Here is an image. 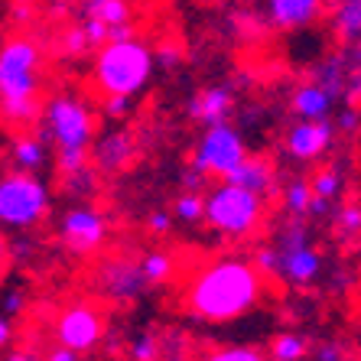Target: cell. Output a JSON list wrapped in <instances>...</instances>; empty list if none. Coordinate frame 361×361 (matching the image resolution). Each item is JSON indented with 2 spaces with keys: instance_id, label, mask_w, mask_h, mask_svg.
<instances>
[{
  "instance_id": "1",
  "label": "cell",
  "mask_w": 361,
  "mask_h": 361,
  "mask_svg": "<svg viewBox=\"0 0 361 361\" xmlns=\"http://www.w3.org/2000/svg\"><path fill=\"white\" fill-rule=\"evenodd\" d=\"M264 274L241 254L212 257L183 286L185 312L199 322H235L261 302Z\"/></svg>"
},
{
  "instance_id": "2",
  "label": "cell",
  "mask_w": 361,
  "mask_h": 361,
  "mask_svg": "<svg viewBox=\"0 0 361 361\" xmlns=\"http://www.w3.org/2000/svg\"><path fill=\"white\" fill-rule=\"evenodd\" d=\"M46 137L56 143V169L62 176L88 166V147L94 140V114L78 94H56L42 108Z\"/></svg>"
},
{
  "instance_id": "3",
  "label": "cell",
  "mask_w": 361,
  "mask_h": 361,
  "mask_svg": "<svg viewBox=\"0 0 361 361\" xmlns=\"http://www.w3.org/2000/svg\"><path fill=\"white\" fill-rule=\"evenodd\" d=\"M153 49L143 39L130 36V39H114L104 42L94 56L92 82L98 88V94H127L134 98L140 94L153 75Z\"/></svg>"
},
{
  "instance_id": "4",
  "label": "cell",
  "mask_w": 361,
  "mask_h": 361,
  "mask_svg": "<svg viewBox=\"0 0 361 361\" xmlns=\"http://www.w3.org/2000/svg\"><path fill=\"white\" fill-rule=\"evenodd\" d=\"M264 215H267V195L251 192L235 183H221L205 195L202 221H209L219 235L231 241H247L264 225Z\"/></svg>"
},
{
  "instance_id": "5",
  "label": "cell",
  "mask_w": 361,
  "mask_h": 361,
  "mask_svg": "<svg viewBox=\"0 0 361 361\" xmlns=\"http://www.w3.org/2000/svg\"><path fill=\"white\" fill-rule=\"evenodd\" d=\"M49 212V189L36 173L13 169L0 176V225L7 228H33Z\"/></svg>"
},
{
  "instance_id": "6",
  "label": "cell",
  "mask_w": 361,
  "mask_h": 361,
  "mask_svg": "<svg viewBox=\"0 0 361 361\" xmlns=\"http://www.w3.org/2000/svg\"><path fill=\"white\" fill-rule=\"evenodd\" d=\"M39 46L13 36L0 46V101H39Z\"/></svg>"
},
{
  "instance_id": "7",
  "label": "cell",
  "mask_w": 361,
  "mask_h": 361,
  "mask_svg": "<svg viewBox=\"0 0 361 361\" xmlns=\"http://www.w3.org/2000/svg\"><path fill=\"white\" fill-rule=\"evenodd\" d=\"M277 257H280V274L277 280L290 286H310L312 280L322 274V254L310 244V228L306 219L286 215L283 228L277 235Z\"/></svg>"
},
{
  "instance_id": "8",
  "label": "cell",
  "mask_w": 361,
  "mask_h": 361,
  "mask_svg": "<svg viewBox=\"0 0 361 361\" xmlns=\"http://www.w3.org/2000/svg\"><path fill=\"white\" fill-rule=\"evenodd\" d=\"M244 160H247L244 137H241V130H238L235 124H228V121L205 127V134L199 137V143H195V150H192V166L212 179H221V183H225Z\"/></svg>"
},
{
  "instance_id": "9",
  "label": "cell",
  "mask_w": 361,
  "mask_h": 361,
  "mask_svg": "<svg viewBox=\"0 0 361 361\" xmlns=\"http://www.w3.org/2000/svg\"><path fill=\"white\" fill-rule=\"evenodd\" d=\"M104 336V316L94 302H72L66 310L59 312V319H56V338L59 345H68V348H75L78 355L92 352L94 345L101 342Z\"/></svg>"
},
{
  "instance_id": "10",
  "label": "cell",
  "mask_w": 361,
  "mask_h": 361,
  "mask_svg": "<svg viewBox=\"0 0 361 361\" xmlns=\"http://www.w3.org/2000/svg\"><path fill=\"white\" fill-rule=\"evenodd\" d=\"M108 238V219L94 205H72L59 221V241L72 254L98 251Z\"/></svg>"
},
{
  "instance_id": "11",
  "label": "cell",
  "mask_w": 361,
  "mask_h": 361,
  "mask_svg": "<svg viewBox=\"0 0 361 361\" xmlns=\"http://www.w3.org/2000/svg\"><path fill=\"white\" fill-rule=\"evenodd\" d=\"M94 286H98L108 300L130 302V300H137V296H143V290L150 286V280L143 277L140 261L114 257V261L98 264V270H94Z\"/></svg>"
},
{
  "instance_id": "12",
  "label": "cell",
  "mask_w": 361,
  "mask_h": 361,
  "mask_svg": "<svg viewBox=\"0 0 361 361\" xmlns=\"http://www.w3.org/2000/svg\"><path fill=\"white\" fill-rule=\"evenodd\" d=\"M332 134H336V127H332L329 118L326 121H296L283 137V150L290 153L296 163H312L329 150Z\"/></svg>"
},
{
  "instance_id": "13",
  "label": "cell",
  "mask_w": 361,
  "mask_h": 361,
  "mask_svg": "<svg viewBox=\"0 0 361 361\" xmlns=\"http://www.w3.org/2000/svg\"><path fill=\"white\" fill-rule=\"evenodd\" d=\"M326 0H267V20L277 30H302L322 17Z\"/></svg>"
},
{
  "instance_id": "14",
  "label": "cell",
  "mask_w": 361,
  "mask_h": 361,
  "mask_svg": "<svg viewBox=\"0 0 361 361\" xmlns=\"http://www.w3.org/2000/svg\"><path fill=\"white\" fill-rule=\"evenodd\" d=\"M231 108H235V92L228 85H209L189 101V118L199 121L202 127H212L228 121Z\"/></svg>"
},
{
  "instance_id": "15",
  "label": "cell",
  "mask_w": 361,
  "mask_h": 361,
  "mask_svg": "<svg viewBox=\"0 0 361 361\" xmlns=\"http://www.w3.org/2000/svg\"><path fill=\"white\" fill-rule=\"evenodd\" d=\"M137 143L130 130H108L94 143V169L98 173H121L127 163L134 160Z\"/></svg>"
},
{
  "instance_id": "16",
  "label": "cell",
  "mask_w": 361,
  "mask_h": 361,
  "mask_svg": "<svg viewBox=\"0 0 361 361\" xmlns=\"http://www.w3.org/2000/svg\"><path fill=\"white\" fill-rule=\"evenodd\" d=\"M332 104H336V98H332L319 82L300 85L293 92V98H290V111H293L300 121H326L329 114H332Z\"/></svg>"
},
{
  "instance_id": "17",
  "label": "cell",
  "mask_w": 361,
  "mask_h": 361,
  "mask_svg": "<svg viewBox=\"0 0 361 361\" xmlns=\"http://www.w3.org/2000/svg\"><path fill=\"white\" fill-rule=\"evenodd\" d=\"M225 183H235V185L251 189V192L267 195L270 189H274V166H270L267 160H261V157H247V160H244Z\"/></svg>"
},
{
  "instance_id": "18",
  "label": "cell",
  "mask_w": 361,
  "mask_h": 361,
  "mask_svg": "<svg viewBox=\"0 0 361 361\" xmlns=\"http://www.w3.org/2000/svg\"><path fill=\"white\" fill-rule=\"evenodd\" d=\"M332 33L342 46L361 39V0H336L332 4Z\"/></svg>"
},
{
  "instance_id": "19",
  "label": "cell",
  "mask_w": 361,
  "mask_h": 361,
  "mask_svg": "<svg viewBox=\"0 0 361 361\" xmlns=\"http://www.w3.org/2000/svg\"><path fill=\"white\" fill-rule=\"evenodd\" d=\"M49 160V153H46V140L42 137H33V134H20L13 140V163L17 169H26V173H39Z\"/></svg>"
},
{
  "instance_id": "20",
  "label": "cell",
  "mask_w": 361,
  "mask_h": 361,
  "mask_svg": "<svg viewBox=\"0 0 361 361\" xmlns=\"http://www.w3.org/2000/svg\"><path fill=\"white\" fill-rule=\"evenodd\" d=\"M85 17L101 20L108 26H121V23H134V13H130V4L127 0H85Z\"/></svg>"
},
{
  "instance_id": "21",
  "label": "cell",
  "mask_w": 361,
  "mask_h": 361,
  "mask_svg": "<svg viewBox=\"0 0 361 361\" xmlns=\"http://www.w3.org/2000/svg\"><path fill=\"white\" fill-rule=\"evenodd\" d=\"M312 82H319L322 88L332 94V98H338V94L345 92V82H348L345 59H342V56H329V59H322L319 66L312 68Z\"/></svg>"
},
{
  "instance_id": "22",
  "label": "cell",
  "mask_w": 361,
  "mask_h": 361,
  "mask_svg": "<svg viewBox=\"0 0 361 361\" xmlns=\"http://www.w3.org/2000/svg\"><path fill=\"white\" fill-rule=\"evenodd\" d=\"M310 202H312V185L306 176H293L283 189V212L286 215H296V219H306L310 215Z\"/></svg>"
},
{
  "instance_id": "23",
  "label": "cell",
  "mask_w": 361,
  "mask_h": 361,
  "mask_svg": "<svg viewBox=\"0 0 361 361\" xmlns=\"http://www.w3.org/2000/svg\"><path fill=\"white\" fill-rule=\"evenodd\" d=\"M140 270L150 283H166V280H173V274H176V257L169 251H150L140 257Z\"/></svg>"
},
{
  "instance_id": "24",
  "label": "cell",
  "mask_w": 361,
  "mask_h": 361,
  "mask_svg": "<svg viewBox=\"0 0 361 361\" xmlns=\"http://www.w3.org/2000/svg\"><path fill=\"white\" fill-rule=\"evenodd\" d=\"M202 215H205V195L192 192V189L179 192V199L173 202V219L185 221V225H195V221H202Z\"/></svg>"
},
{
  "instance_id": "25",
  "label": "cell",
  "mask_w": 361,
  "mask_h": 361,
  "mask_svg": "<svg viewBox=\"0 0 361 361\" xmlns=\"http://www.w3.org/2000/svg\"><path fill=\"white\" fill-rule=\"evenodd\" d=\"M302 355H306V338L296 336V332H280L270 342V358L274 361H302Z\"/></svg>"
},
{
  "instance_id": "26",
  "label": "cell",
  "mask_w": 361,
  "mask_h": 361,
  "mask_svg": "<svg viewBox=\"0 0 361 361\" xmlns=\"http://www.w3.org/2000/svg\"><path fill=\"white\" fill-rule=\"evenodd\" d=\"M310 185H312V195H316V199L332 202L338 192H342V173L332 169V166H326V169H319V173L310 179Z\"/></svg>"
},
{
  "instance_id": "27",
  "label": "cell",
  "mask_w": 361,
  "mask_h": 361,
  "mask_svg": "<svg viewBox=\"0 0 361 361\" xmlns=\"http://www.w3.org/2000/svg\"><path fill=\"white\" fill-rule=\"evenodd\" d=\"M202 361H267V355H261L251 345H228V348H212L202 355Z\"/></svg>"
},
{
  "instance_id": "28",
  "label": "cell",
  "mask_w": 361,
  "mask_h": 361,
  "mask_svg": "<svg viewBox=\"0 0 361 361\" xmlns=\"http://www.w3.org/2000/svg\"><path fill=\"white\" fill-rule=\"evenodd\" d=\"M130 358L134 361H160L163 358V345L157 332H140L130 342Z\"/></svg>"
},
{
  "instance_id": "29",
  "label": "cell",
  "mask_w": 361,
  "mask_h": 361,
  "mask_svg": "<svg viewBox=\"0 0 361 361\" xmlns=\"http://www.w3.org/2000/svg\"><path fill=\"white\" fill-rule=\"evenodd\" d=\"M94 183H98V169H92V166H82L78 173L62 176V189H66L68 195H88V192H94Z\"/></svg>"
},
{
  "instance_id": "30",
  "label": "cell",
  "mask_w": 361,
  "mask_h": 361,
  "mask_svg": "<svg viewBox=\"0 0 361 361\" xmlns=\"http://www.w3.org/2000/svg\"><path fill=\"white\" fill-rule=\"evenodd\" d=\"M254 267L264 274V280H277L280 274V257H277V247H257V254H254Z\"/></svg>"
},
{
  "instance_id": "31",
  "label": "cell",
  "mask_w": 361,
  "mask_h": 361,
  "mask_svg": "<svg viewBox=\"0 0 361 361\" xmlns=\"http://www.w3.org/2000/svg\"><path fill=\"white\" fill-rule=\"evenodd\" d=\"M88 49H92V46H88V39H85L82 26H72V30L62 33V56L75 59V56H82V52H88Z\"/></svg>"
},
{
  "instance_id": "32",
  "label": "cell",
  "mask_w": 361,
  "mask_h": 361,
  "mask_svg": "<svg viewBox=\"0 0 361 361\" xmlns=\"http://www.w3.org/2000/svg\"><path fill=\"white\" fill-rule=\"evenodd\" d=\"M130 101L134 98H127V94H104V98H101V114L121 121L127 111H130Z\"/></svg>"
},
{
  "instance_id": "33",
  "label": "cell",
  "mask_w": 361,
  "mask_h": 361,
  "mask_svg": "<svg viewBox=\"0 0 361 361\" xmlns=\"http://www.w3.org/2000/svg\"><path fill=\"white\" fill-rule=\"evenodd\" d=\"M153 62L160 68H176L179 62H183V49H179L176 42H163V46H157V52H153Z\"/></svg>"
},
{
  "instance_id": "34",
  "label": "cell",
  "mask_w": 361,
  "mask_h": 361,
  "mask_svg": "<svg viewBox=\"0 0 361 361\" xmlns=\"http://www.w3.org/2000/svg\"><path fill=\"white\" fill-rule=\"evenodd\" d=\"M338 225H342L345 235H358L361 231V209L358 205H348V209L338 212Z\"/></svg>"
},
{
  "instance_id": "35",
  "label": "cell",
  "mask_w": 361,
  "mask_h": 361,
  "mask_svg": "<svg viewBox=\"0 0 361 361\" xmlns=\"http://www.w3.org/2000/svg\"><path fill=\"white\" fill-rule=\"evenodd\" d=\"M147 228H150L153 235H169V228H173V212L157 209L150 219H147Z\"/></svg>"
},
{
  "instance_id": "36",
  "label": "cell",
  "mask_w": 361,
  "mask_h": 361,
  "mask_svg": "<svg viewBox=\"0 0 361 361\" xmlns=\"http://www.w3.org/2000/svg\"><path fill=\"white\" fill-rule=\"evenodd\" d=\"M183 183H185V189H192V192H199L202 185L209 183V176H205V173H199V169H195L192 163H189V169L183 173Z\"/></svg>"
},
{
  "instance_id": "37",
  "label": "cell",
  "mask_w": 361,
  "mask_h": 361,
  "mask_svg": "<svg viewBox=\"0 0 361 361\" xmlns=\"http://www.w3.org/2000/svg\"><path fill=\"white\" fill-rule=\"evenodd\" d=\"M46 361H78V352L68 348V345H56V348L46 355Z\"/></svg>"
},
{
  "instance_id": "38",
  "label": "cell",
  "mask_w": 361,
  "mask_h": 361,
  "mask_svg": "<svg viewBox=\"0 0 361 361\" xmlns=\"http://www.w3.org/2000/svg\"><path fill=\"white\" fill-rule=\"evenodd\" d=\"M26 300L20 293H7V300H4V316H17V312H23Z\"/></svg>"
},
{
  "instance_id": "39",
  "label": "cell",
  "mask_w": 361,
  "mask_h": 361,
  "mask_svg": "<svg viewBox=\"0 0 361 361\" xmlns=\"http://www.w3.org/2000/svg\"><path fill=\"white\" fill-rule=\"evenodd\" d=\"M358 124H361L358 111H355V108L342 111V118H338V127H342V130H355V127H358Z\"/></svg>"
},
{
  "instance_id": "40",
  "label": "cell",
  "mask_w": 361,
  "mask_h": 361,
  "mask_svg": "<svg viewBox=\"0 0 361 361\" xmlns=\"http://www.w3.org/2000/svg\"><path fill=\"white\" fill-rule=\"evenodd\" d=\"M10 338H13V326H10V316L0 312V348H7Z\"/></svg>"
},
{
  "instance_id": "41",
  "label": "cell",
  "mask_w": 361,
  "mask_h": 361,
  "mask_svg": "<svg viewBox=\"0 0 361 361\" xmlns=\"http://www.w3.org/2000/svg\"><path fill=\"white\" fill-rule=\"evenodd\" d=\"M33 17V10H30V4H13V23H26V20Z\"/></svg>"
},
{
  "instance_id": "42",
  "label": "cell",
  "mask_w": 361,
  "mask_h": 361,
  "mask_svg": "<svg viewBox=\"0 0 361 361\" xmlns=\"http://www.w3.org/2000/svg\"><path fill=\"white\" fill-rule=\"evenodd\" d=\"M4 361H39V355H36V352H26V348H17V352H10Z\"/></svg>"
},
{
  "instance_id": "43",
  "label": "cell",
  "mask_w": 361,
  "mask_h": 361,
  "mask_svg": "<svg viewBox=\"0 0 361 361\" xmlns=\"http://www.w3.org/2000/svg\"><path fill=\"white\" fill-rule=\"evenodd\" d=\"M319 361H342V352H338L336 345H322V348H319Z\"/></svg>"
},
{
  "instance_id": "44",
  "label": "cell",
  "mask_w": 361,
  "mask_h": 361,
  "mask_svg": "<svg viewBox=\"0 0 361 361\" xmlns=\"http://www.w3.org/2000/svg\"><path fill=\"white\" fill-rule=\"evenodd\" d=\"M348 82H352V85H348V88H352V98L361 101V75H352Z\"/></svg>"
},
{
  "instance_id": "45",
  "label": "cell",
  "mask_w": 361,
  "mask_h": 361,
  "mask_svg": "<svg viewBox=\"0 0 361 361\" xmlns=\"http://www.w3.org/2000/svg\"><path fill=\"white\" fill-rule=\"evenodd\" d=\"M7 238H0V270H4V264H7Z\"/></svg>"
}]
</instances>
